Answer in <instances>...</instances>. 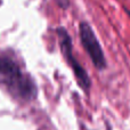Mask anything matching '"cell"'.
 <instances>
[{
    "instance_id": "3",
    "label": "cell",
    "mask_w": 130,
    "mask_h": 130,
    "mask_svg": "<svg viewBox=\"0 0 130 130\" xmlns=\"http://www.w3.org/2000/svg\"><path fill=\"white\" fill-rule=\"evenodd\" d=\"M57 34H58V39H59V45H61V49L63 53L66 62L70 64V66L72 67L74 72V75L76 78L79 86L82 88L85 91H88L90 88V79L88 76L86 70L79 64V62L74 58L73 53H72V41L70 38L69 33L66 32V30L63 27H59L57 29Z\"/></svg>"
},
{
    "instance_id": "2",
    "label": "cell",
    "mask_w": 130,
    "mask_h": 130,
    "mask_svg": "<svg viewBox=\"0 0 130 130\" xmlns=\"http://www.w3.org/2000/svg\"><path fill=\"white\" fill-rule=\"evenodd\" d=\"M79 33H80V40L85 50L89 55L92 64L98 70H103L106 66V59L104 56L103 49L101 47L98 39H97L95 32L92 31L91 26L87 22H81L79 25Z\"/></svg>"
},
{
    "instance_id": "1",
    "label": "cell",
    "mask_w": 130,
    "mask_h": 130,
    "mask_svg": "<svg viewBox=\"0 0 130 130\" xmlns=\"http://www.w3.org/2000/svg\"><path fill=\"white\" fill-rule=\"evenodd\" d=\"M0 75L7 80V83L13 88L18 96L30 99L34 96V85L22 74L18 65L9 56H0Z\"/></svg>"
}]
</instances>
